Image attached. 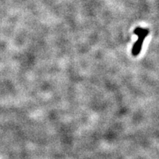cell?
<instances>
[{
  "instance_id": "6da1fadb",
  "label": "cell",
  "mask_w": 159,
  "mask_h": 159,
  "mask_svg": "<svg viewBox=\"0 0 159 159\" xmlns=\"http://www.w3.org/2000/svg\"><path fill=\"white\" fill-rule=\"evenodd\" d=\"M149 33L148 29H142V32L138 35V41L134 44L132 49V54L134 56H137L139 53H140L141 49H142L143 43H144V40L145 38L148 36Z\"/></svg>"
}]
</instances>
